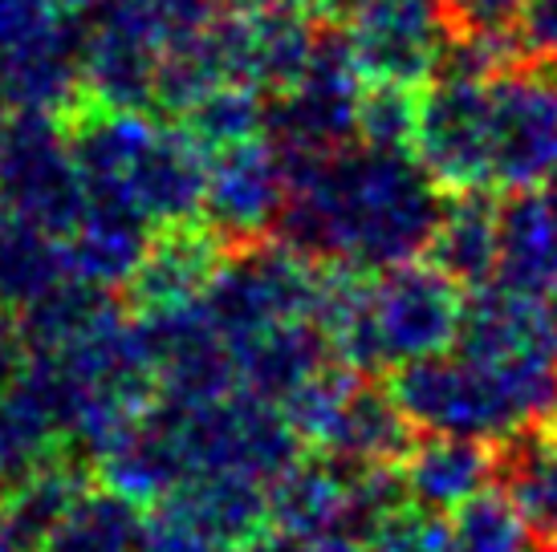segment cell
Masks as SVG:
<instances>
[{
	"mask_svg": "<svg viewBox=\"0 0 557 552\" xmlns=\"http://www.w3.org/2000/svg\"><path fill=\"white\" fill-rule=\"evenodd\" d=\"M78 65L62 0H0V93L46 106Z\"/></svg>",
	"mask_w": 557,
	"mask_h": 552,
	"instance_id": "cell-6",
	"label": "cell"
},
{
	"mask_svg": "<svg viewBox=\"0 0 557 552\" xmlns=\"http://www.w3.org/2000/svg\"><path fill=\"white\" fill-rule=\"evenodd\" d=\"M493 476V455L476 439L435 435L432 443L416 447L403 467V488L419 500L423 512H456L468 500L484 495Z\"/></svg>",
	"mask_w": 557,
	"mask_h": 552,
	"instance_id": "cell-9",
	"label": "cell"
},
{
	"mask_svg": "<svg viewBox=\"0 0 557 552\" xmlns=\"http://www.w3.org/2000/svg\"><path fill=\"white\" fill-rule=\"evenodd\" d=\"M285 231L294 244L350 264H407L435 240L444 203L435 200L432 175L399 147L330 151L294 163Z\"/></svg>",
	"mask_w": 557,
	"mask_h": 552,
	"instance_id": "cell-3",
	"label": "cell"
},
{
	"mask_svg": "<svg viewBox=\"0 0 557 552\" xmlns=\"http://www.w3.org/2000/svg\"><path fill=\"white\" fill-rule=\"evenodd\" d=\"M432 248L435 268H444L456 285H476L493 276L500 261V212L480 191H460L451 203H444Z\"/></svg>",
	"mask_w": 557,
	"mask_h": 552,
	"instance_id": "cell-10",
	"label": "cell"
},
{
	"mask_svg": "<svg viewBox=\"0 0 557 552\" xmlns=\"http://www.w3.org/2000/svg\"><path fill=\"white\" fill-rule=\"evenodd\" d=\"M289 200V171L277 151L264 142H236L208 167V191L203 203L212 208L228 231H257L273 212H285Z\"/></svg>",
	"mask_w": 557,
	"mask_h": 552,
	"instance_id": "cell-7",
	"label": "cell"
},
{
	"mask_svg": "<svg viewBox=\"0 0 557 552\" xmlns=\"http://www.w3.org/2000/svg\"><path fill=\"white\" fill-rule=\"evenodd\" d=\"M306 9H318V13H355L358 0H297Z\"/></svg>",
	"mask_w": 557,
	"mask_h": 552,
	"instance_id": "cell-16",
	"label": "cell"
},
{
	"mask_svg": "<svg viewBox=\"0 0 557 552\" xmlns=\"http://www.w3.org/2000/svg\"><path fill=\"white\" fill-rule=\"evenodd\" d=\"M521 33L549 70H557V0H529L521 13Z\"/></svg>",
	"mask_w": 557,
	"mask_h": 552,
	"instance_id": "cell-15",
	"label": "cell"
},
{
	"mask_svg": "<svg viewBox=\"0 0 557 552\" xmlns=\"http://www.w3.org/2000/svg\"><path fill=\"white\" fill-rule=\"evenodd\" d=\"M448 532L451 552H529L537 544L521 507L500 491H484L465 507H456Z\"/></svg>",
	"mask_w": 557,
	"mask_h": 552,
	"instance_id": "cell-12",
	"label": "cell"
},
{
	"mask_svg": "<svg viewBox=\"0 0 557 552\" xmlns=\"http://www.w3.org/2000/svg\"><path fill=\"white\" fill-rule=\"evenodd\" d=\"M465 309L444 268L395 264L322 292V329L355 366H416L444 353L460 334Z\"/></svg>",
	"mask_w": 557,
	"mask_h": 552,
	"instance_id": "cell-4",
	"label": "cell"
},
{
	"mask_svg": "<svg viewBox=\"0 0 557 552\" xmlns=\"http://www.w3.org/2000/svg\"><path fill=\"white\" fill-rule=\"evenodd\" d=\"M407 423L451 439H505L557 402V317L545 301L488 289L444 353L395 378Z\"/></svg>",
	"mask_w": 557,
	"mask_h": 552,
	"instance_id": "cell-1",
	"label": "cell"
},
{
	"mask_svg": "<svg viewBox=\"0 0 557 552\" xmlns=\"http://www.w3.org/2000/svg\"><path fill=\"white\" fill-rule=\"evenodd\" d=\"M529 0H444L448 16H456L468 33H476L480 41L493 33L509 29L512 21H521Z\"/></svg>",
	"mask_w": 557,
	"mask_h": 552,
	"instance_id": "cell-14",
	"label": "cell"
},
{
	"mask_svg": "<svg viewBox=\"0 0 557 552\" xmlns=\"http://www.w3.org/2000/svg\"><path fill=\"white\" fill-rule=\"evenodd\" d=\"M147 524L119 491L78 495L62 524L49 532L41 552H143Z\"/></svg>",
	"mask_w": 557,
	"mask_h": 552,
	"instance_id": "cell-11",
	"label": "cell"
},
{
	"mask_svg": "<svg viewBox=\"0 0 557 552\" xmlns=\"http://www.w3.org/2000/svg\"><path fill=\"white\" fill-rule=\"evenodd\" d=\"M500 289L545 301L557 292V191H521L500 212Z\"/></svg>",
	"mask_w": 557,
	"mask_h": 552,
	"instance_id": "cell-8",
	"label": "cell"
},
{
	"mask_svg": "<svg viewBox=\"0 0 557 552\" xmlns=\"http://www.w3.org/2000/svg\"><path fill=\"white\" fill-rule=\"evenodd\" d=\"M509 500L521 507L533 537L557 549V435H542L512 460Z\"/></svg>",
	"mask_w": 557,
	"mask_h": 552,
	"instance_id": "cell-13",
	"label": "cell"
},
{
	"mask_svg": "<svg viewBox=\"0 0 557 552\" xmlns=\"http://www.w3.org/2000/svg\"><path fill=\"white\" fill-rule=\"evenodd\" d=\"M416 147L456 196L557 187V70L465 62L423 93Z\"/></svg>",
	"mask_w": 557,
	"mask_h": 552,
	"instance_id": "cell-2",
	"label": "cell"
},
{
	"mask_svg": "<svg viewBox=\"0 0 557 552\" xmlns=\"http://www.w3.org/2000/svg\"><path fill=\"white\" fill-rule=\"evenodd\" d=\"M448 25L444 0H358L346 53L374 86L416 90L444 58Z\"/></svg>",
	"mask_w": 557,
	"mask_h": 552,
	"instance_id": "cell-5",
	"label": "cell"
}]
</instances>
